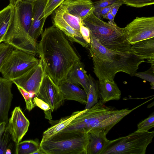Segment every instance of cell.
<instances>
[{"label": "cell", "mask_w": 154, "mask_h": 154, "mask_svg": "<svg viewBox=\"0 0 154 154\" xmlns=\"http://www.w3.org/2000/svg\"><path fill=\"white\" fill-rule=\"evenodd\" d=\"M45 72L58 86L80 57L64 33L54 25L45 29L38 44L37 53Z\"/></svg>", "instance_id": "obj_1"}, {"label": "cell", "mask_w": 154, "mask_h": 154, "mask_svg": "<svg viewBox=\"0 0 154 154\" xmlns=\"http://www.w3.org/2000/svg\"><path fill=\"white\" fill-rule=\"evenodd\" d=\"M90 37L88 49L93 62V72L99 82H103L106 79L114 81L116 74L119 72L134 76L140 65L146 62L131 52L107 49L91 35Z\"/></svg>", "instance_id": "obj_2"}, {"label": "cell", "mask_w": 154, "mask_h": 154, "mask_svg": "<svg viewBox=\"0 0 154 154\" xmlns=\"http://www.w3.org/2000/svg\"><path fill=\"white\" fill-rule=\"evenodd\" d=\"M147 102L132 109L125 108L119 110L114 107L107 106L99 100L91 108L85 109L83 113L60 131L88 133L91 130H104L108 133L125 117Z\"/></svg>", "instance_id": "obj_3"}, {"label": "cell", "mask_w": 154, "mask_h": 154, "mask_svg": "<svg viewBox=\"0 0 154 154\" xmlns=\"http://www.w3.org/2000/svg\"><path fill=\"white\" fill-rule=\"evenodd\" d=\"M90 35L102 45L109 50L121 52H131V45L124 34L122 28L116 23L102 20L91 13L83 20Z\"/></svg>", "instance_id": "obj_4"}, {"label": "cell", "mask_w": 154, "mask_h": 154, "mask_svg": "<svg viewBox=\"0 0 154 154\" xmlns=\"http://www.w3.org/2000/svg\"><path fill=\"white\" fill-rule=\"evenodd\" d=\"M88 133L59 132L41 141L40 148L44 154H87Z\"/></svg>", "instance_id": "obj_5"}, {"label": "cell", "mask_w": 154, "mask_h": 154, "mask_svg": "<svg viewBox=\"0 0 154 154\" xmlns=\"http://www.w3.org/2000/svg\"><path fill=\"white\" fill-rule=\"evenodd\" d=\"M154 136L153 131H136L126 136L109 140L102 154H145Z\"/></svg>", "instance_id": "obj_6"}, {"label": "cell", "mask_w": 154, "mask_h": 154, "mask_svg": "<svg viewBox=\"0 0 154 154\" xmlns=\"http://www.w3.org/2000/svg\"><path fill=\"white\" fill-rule=\"evenodd\" d=\"M39 61L33 55L15 49L5 61L0 72L4 78L12 80L24 74Z\"/></svg>", "instance_id": "obj_7"}, {"label": "cell", "mask_w": 154, "mask_h": 154, "mask_svg": "<svg viewBox=\"0 0 154 154\" xmlns=\"http://www.w3.org/2000/svg\"><path fill=\"white\" fill-rule=\"evenodd\" d=\"M3 42L15 49L35 56L37 53L38 44L20 24L14 7L12 19L4 37Z\"/></svg>", "instance_id": "obj_8"}, {"label": "cell", "mask_w": 154, "mask_h": 154, "mask_svg": "<svg viewBox=\"0 0 154 154\" xmlns=\"http://www.w3.org/2000/svg\"><path fill=\"white\" fill-rule=\"evenodd\" d=\"M122 29L131 45L154 38V17H137Z\"/></svg>", "instance_id": "obj_9"}, {"label": "cell", "mask_w": 154, "mask_h": 154, "mask_svg": "<svg viewBox=\"0 0 154 154\" xmlns=\"http://www.w3.org/2000/svg\"><path fill=\"white\" fill-rule=\"evenodd\" d=\"M35 96L49 105L51 112L62 106L65 100L58 86L45 73L39 90Z\"/></svg>", "instance_id": "obj_10"}, {"label": "cell", "mask_w": 154, "mask_h": 154, "mask_svg": "<svg viewBox=\"0 0 154 154\" xmlns=\"http://www.w3.org/2000/svg\"><path fill=\"white\" fill-rule=\"evenodd\" d=\"M45 72L41 60L20 76L11 80L16 86L26 91L34 93L38 92Z\"/></svg>", "instance_id": "obj_11"}, {"label": "cell", "mask_w": 154, "mask_h": 154, "mask_svg": "<svg viewBox=\"0 0 154 154\" xmlns=\"http://www.w3.org/2000/svg\"><path fill=\"white\" fill-rule=\"evenodd\" d=\"M30 123L20 106L16 107L8 120L6 129L15 144L20 142L27 131Z\"/></svg>", "instance_id": "obj_12"}, {"label": "cell", "mask_w": 154, "mask_h": 154, "mask_svg": "<svg viewBox=\"0 0 154 154\" xmlns=\"http://www.w3.org/2000/svg\"><path fill=\"white\" fill-rule=\"evenodd\" d=\"M48 0H36L32 2V14L31 25L29 31V35L36 41L43 32V27L46 19L44 12Z\"/></svg>", "instance_id": "obj_13"}, {"label": "cell", "mask_w": 154, "mask_h": 154, "mask_svg": "<svg viewBox=\"0 0 154 154\" xmlns=\"http://www.w3.org/2000/svg\"><path fill=\"white\" fill-rule=\"evenodd\" d=\"M58 7L82 21L94 9L91 0H64Z\"/></svg>", "instance_id": "obj_14"}, {"label": "cell", "mask_w": 154, "mask_h": 154, "mask_svg": "<svg viewBox=\"0 0 154 154\" xmlns=\"http://www.w3.org/2000/svg\"><path fill=\"white\" fill-rule=\"evenodd\" d=\"M13 82L0 77V123L8 121V113L13 98L11 88Z\"/></svg>", "instance_id": "obj_15"}, {"label": "cell", "mask_w": 154, "mask_h": 154, "mask_svg": "<svg viewBox=\"0 0 154 154\" xmlns=\"http://www.w3.org/2000/svg\"><path fill=\"white\" fill-rule=\"evenodd\" d=\"M51 14L53 25L62 31L71 42L77 43L88 48L89 45L83 39L80 32L68 25L55 10Z\"/></svg>", "instance_id": "obj_16"}, {"label": "cell", "mask_w": 154, "mask_h": 154, "mask_svg": "<svg viewBox=\"0 0 154 154\" xmlns=\"http://www.w3.org/2000/svg\"><path fill=\"white\" fill-rule=\"evenodd\" d=\"M58 86L65 100H74L86 104L87 101L86 93L79 85L64 81L59 84Z\"/></svg>", "instance_id": "obj_17"}, {"label": "cell", "mask_w": 154, "mask_h": 154, "mask_svg": "<svg viewBox=\"0 0 154 154\" xmlns=\"http://www.w3.org/2000/svg\"><path fill=\"white\" fill-rule=\"evenodd\" d=\"M88 133L87 154H102L109 140L106 137L107 133L104 130H91Z\"/></svg>", "instance_id": "obj_18"}, {"label": "cell", "mask_w": 154, "mask_h": 154, "mask_svg": "<svg viewBox=\"0 0 154 154\" xmlns=\"http://www.w3.org/2000/svg\"><path fill=\"white\" fill-rule=\"evenodd\" d=\"M64 81L82 86L87 94L88 89L89 76L80 60L75 63Z\"/></svg>", "instance_id": "obj_19"}, {"label": "cell", "mask_w": 154, "mask_h": 154, "mask_svg": "<svg viewBox=\"0 0 154 154\" xmlns=\"http://www.w3.org/2000/svg\"><path fill=\"white\" fill-rule=\"evenodd\" d=\"M131 51L146 62L154 65V38L143 40L131 45Z\"/></svg>", "instance_id": "obj_20"}, {"label": "cell", "mask_w": 154, "mask_h": 154, "mask_svg": "<svg viewBox=\"0 0 154 154\" xmlns=\"http://www.w3.org/2000/svg\"><path fill=\"white\" fill-rule=\"evenodd\" d=\"M98 84L99 100L103 103L120 99L121 91L114 80L106 79L103 82H98Z\"/></svg>", "instance_id": "obj_21"}, {"label": "cell", "mask_w": 154, "mask_h": 154, "mask_svg": "<svg viewBox=\"0 0 154 154\" xmlns=\"http://www.w3.org/2000/svg\"><path fill=\"white\" fill-rule=\"evenodd\" d=\"M14 9L20 24L29 32L32 22V2L20 1Z\"/></svg>", "instance_id": "obj_22"}, {"label": "cell", "mask_w": 154, "mask_h": 154, "mask_svg": "<svg viewBox=\"0 0 154 154\" xmlns=\"http://www.w3.org/2000/svg\"><path fill=\"white\" fill-rule=\"evenodd\" d=\"M85 111H75L72 114L61 119L56 122L53 123L51 126L45 131L43 134V136L41 141L47 140L49 138L61 131L68 126L70 123L76 117L79 116Z\"/></svg>", "instance_id": "obj_23"}, {"label": "cell", "mask_w": 154, "mask_h": 154, "mask_svg": "<svg viewBox=\"0 0 154 154\" xmlns=\"http://www.w3.org/2000/svg\"><path fill=\"white\" fill-rule=\"evenodd\" d=\"M14 11V7L10 4L0 11V44L3 42L11 22Z\"/></svg>", "instance_id": "obj_24"}, {"label": "cell", "mask_w": 154, "mask_h": 154, "mask_svg": "<svg viewBox=\"0 0 154 154\" xmlns=\"http://www.w3.org/2000/svg\"><path fill=\"white\" fill-rule=\"evenodd\" d=\"M88 89L87 93V101L85 109L91 108L97 103L99 98L98 82L91 75H88Z\"/></svg>", "instance_id": "obj_25"}, {"label": "cell", "mask_w": 154, "mask_h": 154, "mask_svg": "<svg viewBox=\"0 0 154 154\" xmlns=\"http://www.w3.org/2000/svg\"><path fill=\"white\" fill-rule=\"evenodd\" d=\"M40 148V144L36 140H25L16 144V154H34Z\"/></svg>", "instance_id": "obj_26"}, {"label": "cell", "mask_w": 154, "mask_h": 154, "mask_svg": "<svg viewBox=\"0 0 154 154\" xmlns=\"http://www.w3.org/2000/svg\"><path fill=\"white\" fill-rule=\"evenodd\" d=\"M55 10L68 25L80 32V24L83 22L80 18L69 14L59 7Z\"/></svg>", "instance_id": "obj_27"}, {"label": "cell", "mask_w": 154, "mask_h": 154, "mask_svg": "<svg viewBox=\"0 0 154 154\" xmlns=\"http://www.w3.org/2000/svg\"><path fill=\"white\" fill-rule=\"evenodd\" d=\"M11 134L6 129L0 141V154L12 153L11 149L13 146Z\"/></svg>", "instance_id": "obj_28"}, {"label": "cell", "mask_w": 154, "mask_h": 154, "mask_svg": "<svg viewBox=\"0 0 154 154\" xmlns=\"http://www.w3.org/2000/svg\"><path fill=\"white\" fill-rule=\"evenodd\" d=\"M154 127V112L147 118L139 123L137 125V131H146Z\"/></svg>", "instance_id": "obj_29"}, {"label": "cell", "mask_w": 154, "mask_h": 154, "mask_svg": "<svg viewBox=\"0 0 154 154\" xmlns=\"http://www.w3.org/2000/svg\"><path fill=\"white\" fill-rule=\"evenodd\" d=\"M33 101L35 106H38L44 111L45 118L49 120H51L52 116L49 105L46 102L36 96L33 99Z\"/></svg>", "instance_id": "obj_30"}, {"label": "cell", "mask_w": 154, "mask_h": 154, "mask_svg": "<svg viewBox=\"0 0 154 154\" xmlns=\"http://www.w3.org/2000/svg\"><path fill=\"white\" fill-rule=\"evenodd\" d=\"M17 86L25 100L26 109L29 111H30L35 106L32 99L33 96L35 94L26 91L19 86L17 85Z\"/></svg>", "instance_id": "obj_31"}, {"label": "cell", "mask_w": 154, "mask_h": 154, "mask_svg": "<svg viewBox=\"0 0 154 154\" xmlns=\"http://www.w3.org/2000/svg\"><path fill=\"white\" fill-rule=\"evenodd\" d=\"M128 6L141 8L154 4V0H119Z\"/></svg>", "instance_id": "obj_32"}, {"label": "cell", "mask_w": 154, "mask_h": 154, "mask_svg": "<svg viewBox=\"0 0 154 154\" xmlns=\"http://www.w3.org/2000/svg\"><path fill=\"white\" fill-rule=\"evenodd\" d=\"M154 65H151L150 69L147 71L142 72H136L134 76L147 81L151 83V88H154Z\"/></svg>", "instance_id": "obj_33"}, {"label": "cell", "mask_w": 154, "mask_h": 154, "mask_svg": "<svg viewBox=\"0 0 154 154\" xmlns=\"http://www.w3.org/2000/svg\"><path fill=\"white\" fill-rule=\"evenodd\" d=\"M64 0H48L44 12V17L47 18L51 14Z\"/></svg>", "instance_id": "obj_34"}, {"label": "cell", "mask_w": 154, "mask_h": 154, "mask_svg": "<svg viewBox=\"0 0 154 154\" xmlns=\"http://www.w3.org/2000/svg\"><path fill=\"white\" fill-rule=\"evenodd\" d=\"M13 48L11 46L4 42L0 44V71L3 63Z\"/></svg>", "instance_id": "obj_35"}, {"label": "cell", "mask_w": 154, "mask_h": 154, "mask_svg": "<svg viewBox=\"0 0 154 154\" xmlns=\"http://www.w3.org/2000/svg\"><path fill=\"white\" fill-rule=\"evenodd\" d=\"M120 1L119 0H98L93 3L94 10H97L105 7L113 3Z\"/></svg>", "instance_id": "obj_36"}, {"label": "cell", "mask_w": 154, "mask_h": 154, "mask_svg": "<svg viewBox=\"0 0 154 154\" xmlns=\"http://www.w3.org/2000/svg\"><path fill=\"white\" fill-rule=\"evenodd\" d=\"M80 32L83 39L90 45L91 41L90 31L84 25L83 22L80 24Z\"/></svg>", "instance_id": "obj_37"}, {"label": "cell", "mask_w": 154, "mask_h": 154, "mask_svg": "<svg viewBox=\"0 0 154 154\" xmlns=\"http://www.w3.org/2000/svg\"><path fill=\"white\" fill-rule=\"evenodd\" d=\"M112 4L105 7L97 10H94L93 13L98 18L100 19L104 17L110 11Z\"/></svg>", "instance_id": "obj_38"}, {"label": "cell", "mask_w": 154, "mask_h": 154, "mask_svg": "<svg viewBox=\"0 0 154 154\" xmlns=\"http://www.w3.org/2000/svg\"><path fill=\"white\" fill-rule=\"evenodd\" d=\"M123 4V2L120 1L112 4L110 11L114 17H115L116 15L119 8Z\"/></svg>", "instance_id": "obj_39"}, {"label": "cell", "mask_w": 154, "mask_h": 154, "mask_svg": "<svg viewBox=\"0 0 154 154\" xmlns=\"http://www.w3.org/2000/svg\"><path fill=\"white\" fill-rule=\"evenodd\" d=\"M7 125V123L5 122H3L0 123V141L2 135L5 130Z\"/></svg>", "instance_id": "obj_40"}, {"label": "cell", "mask_w": 154, "mask_h": 154, "mask_svg": "<svg viewBox=\"0 0 154 154\" xmlns=\"http://www.w3.org/2000/svg\"><path fill=\"white\" fill-rule=\"evenodd\" d=\"M114 17L111 13L109 11L103 18L109 20V21L112 23H116L114 21Z\"/></svg>", "instance_id": "obj_41"}, {"label": "cell", "mask_w": 154, "mask_h": 154, "mask_svg": "<svg viewBox=\"0 0 154 154\" xmlns=\"http://www.w3.org/2000/svg\"><path fill=\"white\" fill-rule=\"evenodd\" d=\"M10 2L9 4L12 6L13 7H14L17 3L20 0H9Z\"/></svg>", "instance_id": "obj_42"}, {"label": "cell", "mask_w": 154, "mask_h": 154, "mask_svg": "<svg viewBox=\"0 0 154 154\" xmlns=\"http://www.w3.org/2000/svg\"><path fill=\"white\" fill-rule=\"evenodd\" d=\"M35 0H20V1L32 2L33 1Z\"/></svg>", "instance_id": "obj_43"}]
</instances>
